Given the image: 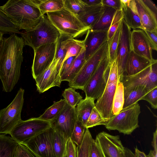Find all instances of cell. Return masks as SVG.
<instances>
[{"mask_svg": "<svg viewBox=\"0 0 157 157\" xmlns=\"http://www.w3.org/2000/svg\"><path fill=\"white\" fill-rule=\"evenodd\" d=\"M25 45L22 38L15 33L0 43V79L5 92L11 91L19 80Z\"/></svg>", "mask_w": 157, "mask_h": 157, "instance_id": "1", "label": "cell"}, {"mask_svg": "<svg viewBox=\"0 0 157 157\" xmlns=\"http://www.w3.org/2000/svg\"><path fill=\"white\" fill-rule=\"evenodd\" d=\"M42 0H9L0 7L19 29L29 31L39 22L43 15L39 8Z\"/></svg>", "mask_w": 157, "mask_h": 157, "instance_id": "2", "label": "cell"}, {"mask_svg": "<svg viewBox=\"0 0 157 157\" xmlns=\"http://www.w3.org/2000/svg\"><path fill=\"white\" fill-rule=\"evenodd\" d=\"M20 34L25 45L29 46L34 51L42 45L56 42L60 35L45 15L42 16L39 22L32 29L24 31Z\"/></svg>", "mask_w": 157, "mask_h": 157, "instance_id": "3", "label": "cell"}, {"mask_svg": "<svg viewBox=\"0 0 157 157\" xmlns=\"http://www.w3.org/2000/svg\"><path fill=\"white\" fill-rule=\"evenodd\" d=\"M46 14L60 34L73 38L82 35L90 29L84 25L77 16L64 7L60 10Z\"/></svg>", "mask_w": 157, "mask_h": 157, "instance_id": "4", "label": "cell"}, {"mask_svg": "<svg viewBox=\"0 0 157 157\" xmlns=\"http://www.w3.org/2000/svg\"><path fill=\"white\" fill-rule=\"evenodd\" d=\"M107 83L102 94L98 99L95 107L107 122L113 116L112 106L117 86L120 81L116 61L110 64L106 72Z\"/></svg>", "mask_w": 157, "mask_h": 157, "instance_id": "5", "label": "cell"}, {"mask_svg": "<svg viewBox=\"0 0 157 157\" xmlns=\"http://www.w3.org/2000/svg\"><path fill=\"white\" fill-rule=\"evenodd\" d=\"M140 106L136 102L123 108L117 115L113 116L105 125L108 130H117L124 135H130L139 127L138 117Z\"/></svg>", "mask_w": 157, "mask_h": 157, "instance_id": "6", "label": "cell"}, {"mask_svg": "<svg viewBox=\"0 0 157 157\" xmlns=\"http://www.w3.org/2000/svg\"><path fill=\"white\" fill-rule=\"evenodd\" d=\"M25 90L20 88L11 102L0 110V134H10L22 120L21 113L24 103Z\"/></svg>", "mask_w": 157, "mask_h": 157, "instance_id": "7", "label": "cell"}, {"mask_svg": "<svg viewBox=\"0 0 157 157\" xmlns=\"http://www.w3.org/2000/svg\"><path fill=\"white\" fill-rule=\"evenodd\" d=\"M107 41L86 60L81 69L68 85L70 87L82 90L95 71L103 58L108 54Z\"/></svg>", "mask_w": 157, "mask_h": 157, "instance_id": "8", "label": "cell"}, {"mask_svg": "<svg viewBox=\"0 0 157 157\" xmlns=\"http://www.w3.org/2000/svg\"><path fill=\"white\" fill-rule=\"evenodd\" d=\"M51 127L50 121H44L38 117L32 118L19 121L10 135L18 143L22 144Z\"/></svg>", "mask_w": 157, "mask_h": 157, "instance_id": "9", "label": "cell"}, {"mask_svg": "<svg viewBox=\"0 0 157 157\" xmlns=\"http://www.w3.org/2000/svg\"><path fill=\"white\" fill-rule=\"evenodd\" d=\"M120 82L123 86L124 94L139 86L151 89L157 87V62L135 75H124Z\"/></svg>", "mask_w": 157, "mask_h": 157, "instance_id": "10", "label": "cell"}, {"mask_svg": "<svg viewBox=\"0 0 157 157\" xmlns=\"http://www.w3.org/2000/svg\"><path fill=\"white\" fill-rule=\"evenodd\" d=\"M109 65L108 54L101 61L99 65L86 85L83 90L86 97L97 99L102 94L106 83V70Z\"/></svg>", "mask_w": 157, "mask_h": 157, "instance_id": "11", "label": "cell"}, {"mask_svg": "<svg viewBox=\"0 0 157 157\" xmlns=\"http://www.w3.org/2000/svg\"><path fill=\"white\" fill-rule=\"evenodd\" d=\"M54 131L51 127L22 144L27 147L36 157H55L52 147Z\"/></svg>", "mask_w": 157, "mask_h": 157, "instance_id": "12", "label": "cell"}, {"mask_svg": "<svg viewBox=\"0 0 157 157\" xmlns=\"http://www.w3.org/2000/svg\"><path fill=\"white\" fill-rule=\"evenodd\" d=\"M131 29L122 19L120 24V31L117 47L116 61L120 81L125 73L126 62L131 51Z\"/></svg>", "mask_w": 157, "mask_h": 157, "instance_id": "13", "label": "cell"}, {"mask_svg": "<svg viewBox=\"0 0 157 157\" xmlns=\"http://www.w3.org/2000/svg\"><path fill=\"white\" fill-rule=\"evenodd\" d=\"M56 42L42 45L34 51V56L32 67V74L34 79L45 71L53 61Z\"/></svg>", "mask_w": 157, "mask_h": 157, "instance_id": "14", "label": "cell"}, {"mask_svg": "<svg viewBox=\"0 0 157 157\" xmlns=\"http://www.w3.org/2000/svg\"><path fill=\"white\" fill-rule=\"evenodd\" d=\"M77 120L75 107L66 103L62 110L50 121L51 127L68 139L71 136Z\"/></svg>", "mask_w": 157, "mask_h": 157, "instance_id": "15", "label": "cell"}, {"mask_svg": "<svg viewBox=\"0 0 157 157\" xmlns=\"http://www.w3.org/2000/svg\"><path fill=\"white\" fill-rule=\"evenodd\" d=\"M104 157H121L123 146L118 135H113L104 131L99 133L95 140Z\"/></svg>", "mask_w": 157, "mask_h": 157, "instance_id": "16", "label": "cell"}, {"mask_svg": "<svg viewBox=\"0 0 157 157\" xmlns=\"http://www.w3.org/2000/svg\"><path fill=\"white\" fill-rule=\"evenodd\" d=\"M132 50L137 55L151 62L155 61L152 55V48L144 30L133 29L131 33Z\"/></svg>", "mask_w": 157, "mask_h": 157, "instance_id": "17", "label": "cell"}, {"mask_svg": "<svg viewBox=\"0 0 157 157\" xmlns=\"http://www.w3.org/2000/svg\"><path fill=\"white\" fill-rule=\"evenodd\" d=\"M57 64L55 58L50 66L35 79L37 90L40 93L55 86H60L61 82L60 77L57 73Z\"/></svg>", "mask_w": 157, "mask_h": 157, "instance_id": "18", "label": "cell"}, {"mask_svg": "<svg viewBox=\"0 0 157 157\" xmlns=\"http://www.w3.org/2000/svg\"><path fill=\"white\" fill-rule=\"evenodd\" d=\"M107 31L89 29L84 40L85 57L86 61L107 40Z\"/></svg>", "mask_w": 157, "mask_h": 157, "instance_id": "19", "label": "cell"}, {"mask_svg": "<svg viewBox=\"0 0 157 157\" xmlns=\"http://www.w3.org/2000/svg\"><path fill=\"white\" fill-rule=\"evenodd\" d=\"M123 19L128 26L133 29L143 30L135 0H120Z\"/></svg>", "mask_w": 157, "mask_h": 157, "instance_id": "20", "label": "cell"}, {"mask_svg": "<svg viewBox=\"0 0 157 157\" xmlns=\"http://www.w3.org/2000/svg\"><path fill=\"white\" fill-rule=\"evenodd\" d=\"M143 30L157 33V15L143 0H135Z\"/></svg>", "mask_w": 157, "mask_h": 157, "instance_id": "21", "label": "cell"}, {"mask_svg": "<svg viewBox=\"0 0 157 157\" xmlns=\"http://www.w3.org/2000/svg\"><path fill=\"white\" fill-rule=\"evenodd\" d=\"M156 62L157 60L151 62L137 55L132 50L126 62L124 75L131 76L135 75Z\"/></svg>", "mask_w": 157, "mask_h": 157, "instance_id": "22", "label": "cell"}, {"mask_svg": "<svg viewBox=\"0 0 157 157\" xmlns=\"http://www.w3.org/2000/svg\"><path fill=\"white\" fill-rule=\"evenodd\" d=\"M104 9L102 5H86L77 17L84 25L90 29L97 22Z\"/></svg>", "mask_w": 157, "mask_h": 157, "instance_id": "23", "label": "cell"}, {"mask_svg": "<svg viewBox=\"0 0 157 157\" xmlns=\"http://www.w3.org/2000/svg\"><path fill=\"white\" fill-rule=\"evenodd\" d=\"M104 11L100 17L90 29L94 31H108L117 11L114 8L104 6Z\"/></svg>", "mask_w": 157, "mask_h": 157, "instance_id": "24", "label": "cell"}, {"mask_svg": "<svg viewBox=\"0 0 157 157\" xmlns=\"http://www.w3.org/2000/svg\"><path fill=\"white\" fill-rule=\"evenodd\" d=\"M94 100V98L86 97L75 107L77 120L85 126L93 109L95 107Z\"/></svg>", "mask_w": 157, "mask_h": 157, "instance_id": "25", "label": "cell"}, {"mask_svg": "<svg viewBox=\"0 0 157 157\" xmlns=\"http://www.w3.org/2000/svg\"><path fill=\"white\" fill-rule=\"evenodd\" d=\"M84 47L79 54L75 57L69 70L60 77L61 82L66 81L69 82L74 79L86 61Z\"/></svg>", "mask_w": 157, "mask_h": 157, "instance_id": "26", "label": "cell"}, {"mask_svg": "<svg viewBox=\"0 0 157 157\" xmlns=\"http://www.w3.org/2000/svg\"><path fill=\"white\" fill-rule=\"evenodd\" d=\"M152 89L144 86H139L134 88L124 94V102L123 109L141 100L142 98Z\"/></svg>", "mask_w": 157, "mask_h": 157, "instance_id": "27", "label": "cell"}, {"mask_svg": "<svg viewBox=\"0 0 157 157\" xmlns=\"http://www.w3.org/2000/svg\"><path fill=\"white\" fill-rule=\"evenodd\" d=\"M68 139L61 132L54 130L52 147L55 157H65L66 156Z\"/></svg>", "mask_w": 157, "mask_h": 157, "instance_id": "28", "label": "cell"}, {"mask_svg": "<svg viewBox=\"0 0 157 157\" xmlns=\"http://www.w3.org/2000/svg\"><path fill=\"white\" fill-rule=\"evenodd\" d=\"M18 144L11 137L0 134V157H14Z\"/></svg>", "mask_w": 157, "mask_h": 157, "instance_id": "29", "label": "cell"}, {"mask_svg": "<svg viewBox=\"0 0 157 157\" xmlns=\"http://www.w3.org/2000/svg\"><path fill=\"white\" fill-rule=\"evenodd\" d=\"M70 37H71L67 35L60 34V36L56 42V49L55 58L57 62L56 65L57 73L59 76L60 70L66 52L65 41L67 38Z\"/></svg>", "mask_w": 157, "mask_h": 157, "instance_id": "30", "label": "cell"}, {"mask_svg": "<svg viewBox=\"0 0 157 157\" xmlns=\"http://www.w3.org/2000/svg\"><path fill=\"white\" fill-rule=\"evenodd\" d=\"M65 47L66 52L63 63L69 58L76 57L79 54L84 47V40L69 37L65 41Z\"/></svg>", "mask_w": 157, "mask_h": 157, "instance_id": "31", "label": "cell"}, {"mask_svg": "<svg viewBox=\"0 0 157 157\" xmlns=\"http://www.w3.org/2000/svg\"><path fill=\"white\" fill-rule=\"evenodd\" d=\"M124 90L123 85L119 81L117 86L113 98L112 106L113 116L118 114L123 109L124 102Z\"/></svg>", "mask_w": 157, "mask_h": 157, "instance_id": "32", "label": "cell"}, {"mask_svg": "<svg viewBox=\"0 0 157 157\" xmlns=\"http://www.w3.org/2000/svg\"><path fill=\"white\" fill-rule=\"evenodd\" d=\"M66 102L64 99L55 102L47 108L44 113L38 118L42 120L50 121L54 118L62 110Z\"/></svg>", "mask_w": 157, "mask_h": 157, "instance_id": "33", "label": "cell"}, {"mask_svg": "<svg viewBox=\"0 0 157 157\" xmlns=\"http://www.w3.org/2000/svg\"><path fill=\"white\" fill-rule=\"evenodd\" d=\"M39 8L43 15L58 11L64 8L63 0H42Z\"/></svg>", "mask_w": 157, "mask_h": 157, "instance_id": "34", "label": "cell"}, {"mask_svg": "<svg viewBox=\"0 0 157 157\" xmlns=\"http://www.w3.org/2000/svg\"><path fill=\"white\" fill-rule=\"evenodd\" d=\"M93 139L88 128H86L81 143L76 147L77 157H89L90 146Z\"/></svg>", "mask_w": 157, "mask_h": 157, "instance_id": "35", "label": "cell"}, {"mask_svg": "<svg viewBox=\"0 0 157 157\" xmlns=\"http://www.w3.org/2000/svg\"><path fill=\"white\" fill-rule=\"evenodd\" d=\"M0 32L4 33H19V30L1 9L0 6Z\"/></svg>", "mask_w": 157, "mask_h": 157, "instance_id": "36", "label": "cell"}, {"mask_svg": "<svg viewBox=\"0 0 157 157\" xmlns=\"http://www.w3.org/2000/svg\"><path fill=\"white\" fill-rule=\"evenodd\" d=\"M62 96L66 103L74 108H75L82 100V97L80 94L75 91V89L71 87L65 89Z\"/></svg>", "mask_w": 157, "mask_h": 157, "instance_id": "37", "label": "cell"}, {"mask_svg": "<svg viewBox=\"0 0 157 157\" xmlns=\"http://www.w3.org/2000/svg\"><path fill=\"white\" fill-rule=\"evenodd\" d=\"M121 24V23H120ZM120 24L108 45V57L109 64H110L116 60L117 51L118 44L120 31Z\"/></svg>", "mask_w": 157, "mask_h": 157, "instance_id": "38", "label": "cell"}, {"mask_svg": "<svg viewBox=\"0 0 157 157\" xmlns=\"http://www.w3.org/2000/svg\"><path fill=\"white\" fill-rule=\"evenodd\" d=\"M86 129L85 126L81 122L77 120L70 138L77 146L81 143Z\"/></svg>", "mask_w": 157, "mask_h": 157, "instance_id": "39", "label": "cell"}, {"mask_svg": "<svg viewBox=\"0 0 157 157\" xmlns=\"http://www.w3.org/2000/svg\"><path fill=\"white\" fill-rule=\"evenodd\" d=\"M64 7L77 16L87 5L83 0H63Z\"/></svg>", "mask_w": 157, "mask_h": 157, "instance_id": "40", "label": "cell"}, {"mask_svg": "<svg viewBox=\"0 0 157 157\" xmlns=\"http://www.w3.org/2000/svg\"><path fill=\"white\" fill-rule=\"evenodd\" d=\"M107 122L94 107L92 110L85 127L86 128H88L98 125H105Z\"/></svg>", "mask_w": 157, "mask_h": 157, "instance_id": "41", "label": "cell"}, {"mask_svg": "<svg viewBox=\"0 0 157 157\" xmlns=\"http://www.w3.org/2000/svg\"><path fill=\"white\" fill-rule=\"evenodd\" d=\"M122 19L123 15L122 10H117L108 31L107 42L108 44L110 42Z\"/></svg>", "mask_w": 157, "mask_h": 157, "instance_id": "42", "label": "cell"}, {"mask_svg": "<svg viewBox=\"0 0 157 157\" xmlns=\"http://www.w3.org/2000/svg\"><path fill=\"white\" fill-rule=\"evenodd\" d=\"M14 157H36L25 145L19 144L16 148Z\"/></svg>", "mask_w": 157, "mask_h": 157, "instance_id": "43", "label": "cell"}, {"mask_svg": "<svg viewBox=\"0 0 157 157\" xmlns=\"http://www.w3.org/2000/svg\"><path fill=\"white\" fill-rule=\"evenodd\" d=\"M148 102L151 107L155 109L157 108V86L150 90L141 99Z\"/></svg>", "mask_w": 157, "mask_h": 157, "instance_id": "44", "label": "cell"}, {"mask_svg": "<svg viewBox=\"0 0 157 157\" xmlns=\"http://www.w3.org/2000/svg\"><path fill=\"white\" fill-rule=\"evenodd\" d=\"M66 151V157H77V147L70 137L67 141Z\"/></svg>", "mask_w": 157, "mask_h": 157, "instance_id": "45", "label": "cell"}, {"mask_svg": "<svg viewBox=\"0 0 157 157\" xmlns=\"http://www.w3.org/2000/svg\"><path fill=\"white\" fill-rule=\"evenodd\" d=\"M89 157H104L101 151L94 140L91 143Z\"/></svg>", "mask_w": 157, "mask_h": 157, "instance_id": "46", "label": "cell"}, {"mask_svg": "<svg viewBox=\"0 0 157 157\" xmlns=\"http://www.w3.org/2000/svg\"><path fill=\"white\" fill-rule=\"evenodd\" d=\"M144 31L151 44L152 50L157 51V33L147 30Z\"/></svg>", "mask_w": 157, "mask_h": 157, "instance_id": "47", "label": "cell"}, {"mask_svg": "<svg viewBox=\"0 0 157 157\" xmlns=\"http://www.w3.org/2000/svg\"><path fill=\"white\" fill-rule=\"evenodd\" d=\"M101 4L103 6L112 7L117 10H121L120 0H102Z\"/></svg>", "mask_w": 157, "mask_h": 157, "instance_id": "48", "label": "cell"}, {"mask_svg": "<svg viewBox=\"0 0 157 157\" xmlns=\"http://www.w3.org/2000/svg\"><path fill=\"white\" fill-rule=\"evenodd\" d=\"M75 57V56L70 57L63 62L60 70V77L69 70L72 65Z\"/></svg>", "mask_w": 157, "mask_h": 157, "instance_id": "49", "label": "cell"}, {"mask_svg": "<svg viewBox=\"0 0 157 157\" xmlns=\"http://www.w3.org/2000/svg\"><path fill=\"white\" fill-rule=\"evenodd\" d=\"M121 157H136L134 154L130 150L124 147L121 151Z\"/></svg>", "mask_w": 157, "mask_h": 157, "instance_id": "50", "label": "cell"}, {"mask_svg": "<svg viewBox=\"0 0 157 157\" xmlns=\"http://www.w3.org/2000/svg\"><path fill=\"white\" fill-rule=\"evenodd\" d=\"M147 6L156 14L157 15V8L156 5L150 0H143Z\"/></svg>", "mask_w": 157, "mask_h": 157, "instance_id": "51", "label": "cell"}, {"mask_svg": "<svg viewBox=\"0 0 157 157\" xmlns=\"http://www.w3.org/2000/svg\"><path fill=\"white\" fill-rule=\"evenodd\" d=\"M87 5L89 6L102 5V0H83Z\"/></svg>", "mask_w": 157, "mask_h": 157, "instance_id": "52", "label": "cell"}, {"mask_svg": "<svg viewBox=\"0 0 157 157\" xmlns=\"http://www.w3.org/2000/svg\"><path fill=\"white\" fill-rule=\"evenodd\" d=\"M153 140L152 142V145L154 148V150H157V129H156L155 131L153 133Z\"/></svg>", "mask_w": 157, "mask_h": 157, "instance_id": "53", "label": "cell"}, {"mask_svg": "<svg viewBox=\"0 0 157 157\" xmlns=\"http://www.w3.org/2000/svg\"><path fill=\"white\" fill-rule=\"evenodd\" d=\"M136 157H147V155L143 151H140L137 148H135V153Z\"/></svg>", "mask_w": 157, "mask_h": 157, "instance_id": "54", "label": "cell"}, {"mask_svg": "<svg viewBox=\"0 0 157 157\" xmlns=\"http://www.w3.org/2000/svg\"><path fill=\"white\" fill-rule=\"evenodd\" d=\"M147 156V157H157V150H151Z\"/></svg>", "mask_w": 157, "mask_h": 157, "instance_id": "55", "label": "cell"}, {"mask_svg": "<svg viewBox=\"0 0 157 157\" xmlns=\"http://www.w3.org/2000/svg\"><path fill=\"white\" fill-rule=\"evenodd\" d=\"M4 33L1 32H0V44L3 39V36Z\"/></svg>", "mask_w": 157, "mask_h": 157, "instance_id": "56", "label": "cell"}, {"mask_svg": "<svg viewBox=\"0 0 157 157\" xmlns=\"http://www.w3.org/2000/svg\"><path fill=\"white\" fill-rule=\"evenodd\" d=\"M65 157H66V156H65Z\"/></svg>", "mask_w": 157, "mask_h": 157, "instance_id": "57", "label": "cell"}]
</instances>
